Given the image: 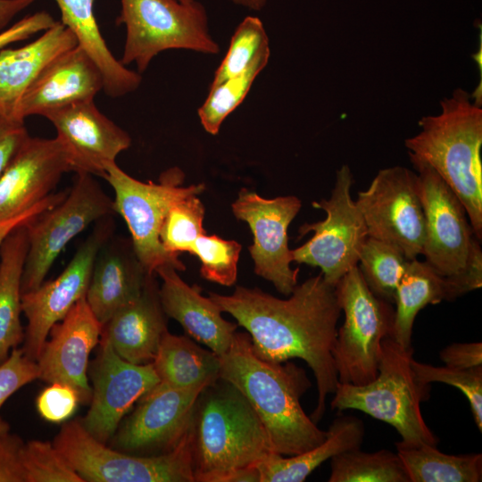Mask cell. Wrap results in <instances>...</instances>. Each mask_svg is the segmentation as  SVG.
Segmentation results:
<instances>
[{
    "label": "cell",
    "mask_w": 482,
    "mask_h": 482,
    "mask_svg": "<svg viewBox=\"0 0 482 482\" xmlns=\"http://www.w3.org/2000/svg\"><path fill=\"white\" fill-rule=\"evenodd\" d=\"M222 312L233 316L251 337L254 354L266 362L303 360L313 372L318 401L311 419L317 423L326 397L338 383L332 349L341 307L334 286L320 272L296 285L287 299L238 286L222 295L209 292Z\"/></svg>",
    "instance_id": "6da1fadb"
},
{
    "label": "cell",
    "mask_w": 482,
    "mask_h": 482,
    "mask_svg": "<svg viewBox=\"0 0 482 482\" xmlns=\"http://www.w3.org/2000/svg\"><path fill=\"white\" fill-rule=\"evenodd\" d=\"M219 378L238 389L259 417L272 452L292 456L311 450L327 437L301 405L312 384L306 372L288 361L258 358L248 333L236 332L220 356Z\"/></svg>",
    "instance_id": "7a4b0ae2"
},
{
    "label": "cell",
    "mask_w": 482,
    "mask_h": 482,
    "mask_svg": "<svg viewBox=\"0 0 482 482\" xmlns=\"http://www.w3.org/2000/svg\"><path fill=\"white\" fill-rule=\"evenodd\" d=\"M436 115L422 117L421 130L405 140L411 156L428 163L463 204L478 241L482 239V108L461 88L441 103Z\"/></svg>",
    "instance_id": "3957f363"
},
{
    "label": "cell",
    "mask_w": 482,
    "mask_h": 482,
    "mask_svg": "<svg viewBox=\"0 0 482 482\" xmlns=\"http://www.w3.org/2000/svg\"><path fill=\"white\" fill-rule=\"evenodd\" d=\"M222 380V379H221ZM208 386L195 404L193 428L195 482H227L237 470L272 452L256 412L230 383Z\"/></svg>",
    "instance_id": "277c9868"
},
{
    "label": "cell",
    "mask_w": 482,
    "mask_h": 482,
    "mask_svg": "<svg viewBox=\"0 0 482 482\" xmlns=\"http://www.w3.org/2000/svg\"><path fill=\"white\" fill-rule=\"evenodd\" d=\"M411 346L406 348L390 336L381 342L376 378L365 385L337 383L331 408L353 409L388 423L411 445H437L426 424L420 403L428 397L429 385L420 383L411 368Z\"/></svg>",
    "instance_id": "5b68a950"
},
{
    "label": "cell",
    "mask_w": 482,
    "mask_h": 482,
    "mask_svg": "<svg viewBox=\"0 0 482 482\" xmlns=\"http://www.w3.org/2000/svg\"><path fill=\"white\" fill-rule=\"evenodd\" d=\"M53 444L84 482H195L192 424L174 449L156 455L109 447L79 419L65 422Z\"/></svg>",
    "instance_id": "8992f818"
},
{
    "label": "cell",
    "mask_w": 482,
    "mask_h": 482,
    "mask_svg": "<svg viewBox=\"0 0 482 482\" xmlns=\"http://www.w3.org/2000/svg\"><path fill=\"white\" fill-rule=\"evenodd\" d=\"M116 24H124L126 39L120 62H135L145 71L154 56L169 49L217 54L218 43L209 30L208 16L196 0H120Z\"/></svg>",
    "instance_id": "52a82bcc"
},
{
    "label": "cell",
    "mask_w": 482,
    "mask_h": 482,
    "mask_svg": "<svg viewBox=\"0 0 482 482\" xmlns=\"http://www.w3.org/2000/svg\"><path fill=\"white\" fill-rule=\"evenodd\" d=\"M104 179L114 191V212L125 220L136 254L145 270L156 274V270L165 265L185 270L186 266L179 255L170 253L162 247L160 229L168 211L176 202L201 194L205 186H182L185 176L179 168L165 170L157 183L142 182L127 174L117 163L106 169Z\"/></svg>",
    "instance_id": "ba28073f"
},
{
    "label": "cell",
    "mask_w": 482,
    "mask_h": 482,
    "mask_svg": "<svg viewBox=\"0 0 482 482\" xmlns=\"http://www.w3.org/2000/svg\"><path fill=\"white\" fill-rule=\"evenodd\" d=\"M335 288L345 313L332 349L338 382L365 385L378 374L381 342L391 336L394 309L372 292L358 265Z\"/></svg>",
    "instance_id": "9c48e42d"
},
{
    "label": "cell",
    "mask_w": 482,
    "mask_h": 482,
    "mask_svg": "<svg viewBox=\"0 0 482 482\" xmlns=\"http://www.w3.org/2000/svg\"><path fill=\"white\" fill-rule=\"evenodd\" d=\"M113 212V200L93 175L78 173L62 200L26 223L29 247L21 294L35 290L44 282L56 258L73 237Z\"/></svg>",
    "instance_id": "30bf717a"
},
{
    "label": "cell",
    "mask_w": 482,
    "mask_h": 482,
    "mask_svg": "<svg viewBox=\"0 0 482 482\" xmlns=\"http://www.w3.org/2000/svg\"><path fill=\"white\" fill-rule=\"evenodd\" d=\"M353 183L349 166L342 165L337 171L330 197L312 204L323 210L326 218L302 225L300 237L311 231L314 234L292 250L293 262L320 268L324 279L334 287L358 265L362 247L369 237L362 212L351 196Z\"/></svg>",
    "instance_id": "8fae6325"
},
{
    "label": "cell",
    "mask_w": 482,
    "mask_h": 482,
    "mask_svg": "<svg viewBox=\"0 0 482 482\" xmlns=\"http://www.w3.org/2000/svg\"><path fill=\"white\" fill-rule=\"evenodd\" d=\"M355 203L369 237L397 246L409 260L422 254L425 218L417 173L402 166L382 169Z\"/></svg>",
    "instance_id": "7c38bea8"
},
{
    "label": "cell",
    "mask_w": 482,
    "mask_h": 482,
    "mask_svg": "<svg viewBox=\"0 0 482 482\" xmlns=\"http://www.w3.org/2000/svg\"><path fill=\"white\" fill-rule=\"evenodd\" d=\"M112 230L111 216L98 220L58 277L21 294V310L28 320L22 350L29 358L37 362L52 327L86 295L95 259Z\"/></svg>",
    "instance_id": "4fadbf2b"
},
{
    "label": "cell",
    "mask_w": 482,
    "mask_h": 482,
    "mask_svg": "<svg viewBox=\"0 0 482 482\" xmlns=\"http://www.w3.org/2000/svg\"><path fill=\"white\" fill-rule=\"evenodd\" d=\"M417 171L425 218L422 255L441 276L462 271L475 235L467 212L452 188L425 162L409 155Z\"/></svg>",
    "instance_id": "5bb4252c"
},
{
    "label": "cell",
    "mask_w": 482,
    "mask_h": 482,
    "mask_svg": "<svg viewBox=\"0 0 482 482\" xmlns=\"http://www.w3.org/2000/svg\"><path fill=\"white\" fill-rule=\"evenodd\" d=\"M212 384L185 388L154 386L120 423L112 437V448L136 455L171 451L189 429L199 395Z\"/></svg>",
    "instance_id": "9a60e30c"
},
{
    "label": "cell",
    "mask_w": 482,
    "mask_h": 482,
    "mask_svg": "<svg viewBox=\"0 0 482 482\" xmlns=\"http://www.w3.org/2000/svg\"><path fill=\"white\" fill-rule=\"evenodd\" d=\"M302 203L294 195L266 199L242 188L232 204L235 217L245 221L253 233L249 253L254 272L270 281L284 295L297 285L299 269H292V250L288 247L287 229L300 211Z\"/></svg>",
    "instance_id": "2e32d148"
},
{
    "label": "cell",
    "mask_w": 482,
    "mask_h": 482,
    "mask_svg": "<svg viewBox=\"0 0 482 482\" xmlns=\"http://www.w3.org/2000/svg\"><path fill=\"white\" fill-rule=\"evenodd\" d=\"M99 343L97 356L87 370L92 381L90 407L80 421L93 437L107 444L125 415L159 383V378L152 362H129L107 340L101 337Z\"/></svg>",
    "instance_id": "e0dca14e"
},
{
    "label": "cell",
    "mask_w": 482,
    "mask_h": 482,
    "mask_svg": "<svg viewBox=\"0 0 482 482\" xmlns=\"http://www.w3.org/2000/svg\"><path fill=\"white\" fill-rule=\"evenodd\" d=\"M44 117L54 126L76 174L104 178L106 169L131 144L129 135L103 114L94 100L51 111Z\"/></svg>",
    "instance_id": "ac0fdd59"
},
{
    "label": "cell",
    "mask_w": 482,
    "mask_h": 482,
    "mask_svg": "<svg viewBox=\"0 0 482 482\" xmlns=\"http://www.w3.org/2000/svg\"><path fill=\"white\" fill-rule=\"evenodd\" d=\"M85 295L52 327L37 363L39 379L49 384H67L77 390L80 403H88L92 396L87 380L88 359L100 341L103 325L93 314Z\"/></svg>",
    "instance_id": "d6986e66"
},
{
    "label": "cell",
    "mask_w": 482,
    "mask_h": 482,
    "mask_svg": "<svg viewBox=\"0 0 482 482\" xmlns=\"http://www.w3.org/2000/svg\"><path fill=\"white\" fill-rule=\"evenodd\" d=\"M69 171L66 152L56 137H29L0 177V222L38 204Z\"/></svg>",
    "instance_id": "ffe728a7"
},
{
    "label": "cell",
    "mask_w": 482,
    "mask_h": 482,
    "mask_svg": "<svg viewBox=\"0 0 482 482\" xmlns=\"http://www.w3.org/2000/svg\"><path fill=\"white\" fill-rule=\"evenodd\" d=\"M104 89L103 74L79 46L54 57L22 96L15 117L24 120L67 105L92 101Z\"/></svg>",
    "instance_id": "44dd1931"
},
{
    "label": "cell",
    "mask_w": 482,
    "mask_h": 482,
    "mask_svg": "<svg viewBox=\"0 0 482 482\" xmlns=\"http://www.w3.org/2000/svg\"><path fill=\"white\" fill-rule=\"evenodd\" d=\"M149 275L131 239L110 237L95 259L85 295L97 320L105 324L118 310L137 298Z\"/></svg>",
    "instance_id": "7402d4cb"
},
{
    "label": "cell",
    "mask_w": 482,
    "mask_h": 482,
    "mask_svg": "<svg viewBox=\"0 0 482 482\" xmlns=\"http://www.w3.org/2000/svg\"><path fill=\"white\" fill-rule=\"evenodd\" d=\"M170 265L160 267L155 273L162 280L159 295L166 314L176 320L189 337L205 345L218 356L229 349L238 324L221 316L218 305L201 295V287L189 286Z\"/></svg>",
    "instance_id": "603a6c76"
},
{
    "label": "cell",
    "mask_w": 482,
    "mask_h": 482,
    "mask_svg": "<svg viewBox=\"0 0 482 482\" xmlns=\"http://www.w3.org/2000/svg\"><path fill=\"white\" fill-rule=\"evenodd\" d=\"M155 276L149 275L140 295L118 310L102 328L101 337L134 364L153 362L168 331Z\"/></svg>",
    "instance_id": "cb8c5ba5"
},
{
    "label": "cell",
    "mask_w": 482,
    "mask_h": 482,
    "mask_svg": "<svg viewBox=\"0 0 482 482\" xmlns=\"http://www.w3.org/2000/svg\"><path fill=\"white\" fill-rule=\"evenodd\" d=\"M78 46L61 21L36 40L18 48L0 50V113L15 117L18 104L42 70L58 54Z\"/></svg>",
    "instance_id": "d4e9b609"
},
{
    "label": "cell",
    "mask_w": 482,
    "mask_h": 482,
    "mask_svg": "<svg viewBox=\"0 0 482 482\" xmlns=\"http://www.w3.org/2000/svg\"><path fill=\"white\" fill-rule=\"evenodd\" d=\"M60 9L62 23L76 37L81 47L99 67L104 91L120 97L135 91L141 84L140 73L118 61L106 45L93 11L94 0H54Z\"/></svg>",
    "instance_id": "484cf974"
},
{
    "label": "cell",
    "mask_w": 482,
    "mask_h": 482,
    "mask_svg": "<svg viewBox=\"0 0 482 482\" xmlns=\"http://www.w3.org/2000/svg\"><path fill=\"white\" fill-rule=\"evenodd\" d=\"M364 426L353 416H340L327 430V437L314 448L301 453L284 456L267 453L254 465L260 472V482H303L325 461L349 450L360 448Z\"/></svg>",
    "instance_id": "4316f807"
},
{
    "label": "cell",
    "mask_w": 482,
    "mask_h": 482,
    "mask_svg": "<svg viewBox=\"0 0 482 482\" xmlns=\"http://www.w3.org/2000/svg\"><path fill=\"white\" fill-rule=\"evenodd\" d=\"M27 222L15 228L0 246V364L24 339L21 313V278L29 247Z\"/></svg>",
    "instance_id": "83f0119b"
},
{
    "label": "cell",
    "mask_w": 482,
    "mask_h": 482,
    "mask_svg": "<svg viewBox=\"0 0 482 482\" xmlns=\"http://www.w3.org/2000/svg\"><path fill=\"white\" fill-rule=\"evenodd\" d=\"M152 363L159 378L156 386L161 388H185L219 379L220 356L189 337L169 331L163 335Z\"/></svg>",
    "instance_id": "f1b7e54d"
},
{
    "label": "cell",
    "mask_w": 482,
    "mask_h": 482,
    "mask_svg": "<svg viewBox=\"0 0 482 482\" xmlns=\"http://www.w3.org/2000/svg\"><path fill=\"white\" fill-rule=\"evenodd\" d=\"M451 301L445 277L426 261L410 260L395 294L391 337L403 347L411 346L412 328L418 312L428 304Z\"/></svg>",
    "instance_id": "f546056e"
},
{
    "label": "cell",
    "mask_w": 482,
    "mask_h": 482,
    "mask_svg": "<svg viewBox=\"0 0 482 482\" xmlns=\"http://www.w3.org/2000/svg\"><path fill=\"white\" fill-rule=\"evenodd\" d=\"M410 482H479L482 478V454L452 455L436 445H411L395 443Z\"/></svg>",
    "instance_id": "4dcf8cb0"
},
{
    "label": "cell",
    "mask_w": 482,
    "mask_h": 482,
    "mask_svg": "<svg viewBox=\"0 0 482 482\" xmlns=\"http://www.w3.org/2000/svg\"><path fill=\"white\" fill-rule=\"evenodd\" d=\"M330 464L329 482H410L398 454L386 449L349 450L333 456Z\"/></svg>",
    "instance_id": "1f68e13d"
},
{
    "label": "cell",
    "mask_w": 482,
    "mask_h": 482,
    "mask_svg": "<svg viewBox=\"0 0 482 482\" xmlns=\"http://www.w3.org/2000/svg\"><path fill=\"white\" fill-rule=\"evenodd\" d=\"M409 262L397 246L368 237L360 253L358 267L372 292L394 303L395 290Z\"/></svg>",
    "instance_id": "d6a6232c"
},
{
    "label": "cell",
    "mask_w": 482,
    "mask_h": 482,
    "mask_svg": "<svg viewBox=\"0 0 482 482\" xmlns=\"http://www.w3.org/2000/svg\"><path fill=\"white\" fill-rule=\"evenodd\" d=\"M270 55L269 37L262 21L245 17L237 27L211 86L234 78L248 70L259 59Z\"/></svg>",
    "instance_id": "836d02e7"
},
{
    "label": "cell",
    "mask_w": 482,
    "mask_h": 482,
    "mask_svg": "<svg viewBox=\"0 0 482 482\" xmlns=\"http://www.w3.org/2000/svg\"><path fill=\"white\" fill-rule=\"evenodd\" d=\"M269 58L262 57L243 73L210 87L208 96L197 112L208 133L218 134L225 119L243 102Z\"/></svg>",
    "instance_id": "e575fe53"
},
{
    "label": "cell",
    "mask_w": 482,
    "mask_h": 482,
    "mask_svg": "<svg viewBox=\"0 0 482 482\" xmlns=\"http://www.w3.org/2000/svg\"><path fill=\"white\" fill-rule=\"evenodd\" d=\"M204 206L197 195L176 202L168 211L160 229V241L164 250L179 255L191 253L195 240L206 234L203 227Z\"/></svg>",
    "instance_id": "d590c367"
},
{
    "label": "cell",
    "mask_w": 482,
    "mask_h": 482,
    "mask_svg": "<svg viewBox=\"0 0 482 482\" xmlns=\"http://www.w3.org/2000/svg\"><path fill=\"white\" fill-rule=\"evenodd\" d=\"M242 245L216 235L200 236L191 250L201 262V276L209 281L231 287L237 281V262Z\"/></svg>",
    "instance_id": "8d00e7d4"
},
{
    "label": "cell",
    "mask_w": 482,
    "mask_h": 482,
    "mask_svg": "<svg viewBox=\"0 0 482 482\" xmlns=\"http://www.w3.org/2000/svg\"><path fill=\"white\" fill-rule=\"evenodd\" d=\"M411 365L417 379L424 385L442 382L459 388L470 403L477 427L482 430V366L469 369L446 365L435 367L414 358Z\"/></svg>",
    "instance_id": "74e56055"
},
{
    "label": "cell",
    "mask_w": 482,
    "mask_h": 482,
    "mask_svg": "<svg viewBox=\"0 0 482 482\" xmlns=\"http://www.w3.org/2000/svg\"><path fill=\"white\" fill-rule=\"evenodd\" d=\"M25 482H84L53 443L31 440L22 453Z\"/></svg>",
    "instance_id": "f35d334b"
},
{
    "label": "cell",
    "mask_w": 482,
    "mask_h": 482,
    "mask_svg": "<svg viewBox=\"0 0 482 482\" xmlns=\"http://www.w3.org/2000/svg\"><path fill=\"white\" fill-rule=\"evenodd\" d=\"M38 377L37 362L29 358L22 349H12L0 364V409L12 394ZM9 430L10 425L0 417V435Z\"/></svg>",
    "instance_id": "ab89813d"
},
{
    "label": "cell",
    "mask_w": 482,
    "mask_h": 482,
    "mask_svg": "<svg viewBox=\"0 0 482 482\" xmlns=\"http://www.w3.org/2000/svg\"><path fill=\"white\" fill-rule=\"evenodd\" d=\"M80 403L75 388L63 383H52L37 395L36 406L46 421L61 423L69 420Z\"/></svg>",
    "instance_id": "60d3db41"
},
{
    "label": "cell",
    "mask_w": 482,
    "mask_h": 482,
    "mask_svg": "<svg viewBox=\"0 0 482 482\" xmlns=\"http://www.w3.org/2000/svg\"><path fill=\"white\" fill-rule=\"evenodd\" d=\"M24 445L17 435L9 432L0 435V482H25Z\"/></svg>",
    "instance_id": "b9f144b4"
},
{
    "label": "cell",
    "mask_w": 482,
    "mask_h": 482,
    "mask_svg": "<svg viewBox=\"0 0 482 482\" xmlns=\"http://www.w3.org/2000/svg\"><path fill=\"white\" fill-rule=\"evenodd\" d=\"M29 138L24 120L0 113V177Z\"/></svg>",
    "instance_id": "7bdbcfd3"
},
{
    "label": "cell",
    "mask_w": 482,
    "mask_h": 482,
    "mask_svg": "<svg viewBox=\"0 0 482 482\" xmlns=\"http://www.w3.org/2000/svg\"><path fill=\"white\" fill-rule=\"evenodd\" d=\"M56 21L46 12L41 11L26 16L0 32V50L7 46L45 31Z\"/></svg>",
    "instance_id": "ee69618b"
},
{
    "label": "cell",
    "mask_w": 482,
    "mask_h": 482,
    "mask_svg": "<svg viewBox=\"0 0 482 482\" xmlns=\"http://www.w3.org/2000/svg\"><path fill=\"white\" fill-rule=\"evenodd\" d=\"M439 356L450 367L469 369L482 366V343H453L441 350Z\"/></svg>",
    "instance_id": "f6af8a7d"
},
{
    "label": "cell",
    "mask_w": 482,
    "mask_h": 482,
    "mask_svg": "<svg viewBox=\"0 0 482 482\" xmlns=\"http://www.w3.org/2000/svg\"><path fill=\"white\" fill-rule=\"evenodd\" d=\"M67 195V191H62L59 193H52L46 199L40 202L38 204L34 206L32 209L23 213L22 215L0 222V246L4 240V238L19 225L23 224L29 221L37 214L44 212L49 207L56 204L61 200H62Z\"/></svg>",
    "instance_id": "bcb514c9"
},
{
    "label": "cell",
    "mask_w": 482,
    "mask_h": 482,
    "mask_svg": "<svg viewBox=\"0 0 482 482\" xmlns=\"http://www.w3.org/2000/svg\"><path fill=\"white\" fill-rule=\"evenodd\" d=\"M36 0H0V32L12 20Z\"/></svg>",
    "instance_id": "7dc6e473"
},
{
    "label": "cell",
    "mask_w": 482,
    "mask_h": 482,
    "mask_svg": "<svg viewBox=\"0 0 482 482\" xmlns=\"http://www.w3.org/2000/svg\"><path fill=\"white\" fill-rule=\"evenodd\" d=\"M236 4L249 8L254 11L262 10L266 4L267 0H230Z\"/></svg>",
    "instance_id": "c3c4849f"
},
{
    "label": "cell",
    "mask_w": 482,
    "mask_h": 482,
    "mask_svg": "<svg viewBox=\"0 0 482 482\" xmlns=\"http://www.w3.org/2000/svg\"><path fill=\"white\" fill-rule=\"evenodd\" d=\"M178 1H179L181 3H190V2H193L195 0H178Z\"/></svg>",
    "instance_id": "681fc988"
}]
</instances>
